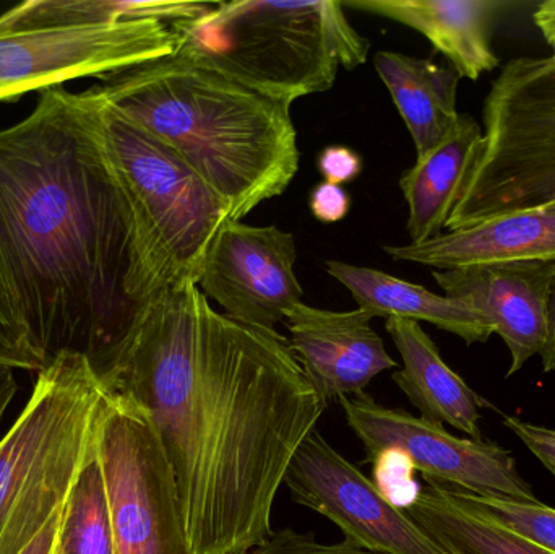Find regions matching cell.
<instances>
[{
  "mask_svg": "<svg viewBox=\"0 0 555 554\" xmlns=\"http://www.w3.org/2000/svg\"><path fill=\"white\" fill-rule=\"evenodd\" d=\"M149 416L192 554H249L326 403L276 331L215 311L194 282L156 293L101 376Z\"/></svg>",
  "mask_w": 555,
  "mask_h": 554,
  "instance_id": "1",
  "label": "cell"
},
{
  "mask_svg": "<svg viewBox=\"0 0 555 554\" xmlns=\"http://www.w3.org/2000/svg\"><path fill=\"white\" fill-rule=\"evenodd\" d=\"M0 285L46 363L83 355L100 377L145 309L90 90L41 91L28 117L0 130Z\"/></svg>",
  "mask_w": 555,
  "mask_h": 554,
  "instance_id": "2",
  "label": "cell"
},
{
  "mask_svg": "<svg viewBox=\"0 0 555 554\" xmlns=\"http://www.w3.org/2000/svg\"><path fill=\"white\" fill-rule=\"evenodd\" d=\"M107 107L175 150L241 221L283 194L299 149L289 104L175 52L90 88Z\"/></svg>",
  "mask_w": 555,
  "mask_h": 554,
  "instance_id": "3",
  "label": "cell"
},
{
  "mask_svg": "<svg viewBox=\"0 0 555 554\" xmlns=\"http://www.w3.org/2000/svg\"><path fill=\"white\" fill-rule=\"evenodd\" d=\"M169 26L176 52L289 106L332 90L338 68L354 70L371 49L336 0L214 2Z\"/></svg>",
  "mask_w": 555,
  "mask_h": 554,
  "instance_id": "4",
  "label": "cell"
},
{
  "mask_svg": "<svg viewBox=\"0 0 555 554\" xmlns=\"http://www.w3.org/2000/svg\"><path fill=\"white\" fill-rule=\"evenodd\" d=\"M106 386L87 357L62 353L0 439V554H22L64 511L96 455Z\"/></svg>",
  "mask_w": 555,
  "mask_h": 554,
  "instance_id": "5",
  "label": "cell"
},
{
  "mask_svg": "<svg viewBox=\"0 0 555 554\" xmlns=\"http://www.w3.org/2000/svg\"><path fill=\"white\" fill-rule=\"evenodd\" d=\"M98 101L101 145L132 220L135 296L145 308L162 289L197 285L230 207L175 150Z\"/></svg>",
  "mask_w": 555,
  "mask_h": 554,
  "instance_id": "6",
  "label": "cell"
},
{
  "mask_svg": "<svg viewBox=\"0 0 555 554\" xmlns=\"http://www.w3.org/2000/svg\"><path fill=\"white\" fill-rule=\"evenodd\" d=\"M554 202L555 54L512 59L486 96L482 139L446 228Z\"/></svg>",
  "mask_w": 555,
  "mask_h": 554,
  "instance_id": "7",
  "label": "cell"
},
{
  "mask_svg": "<svg viewBox=\"0 0 555 554\" xmlns=\"http://www.w3.org/2000/svg\"><path fill=\"white\" fill-rule=\"evenodd\" d=\"M159 20L94 23L70 0H29L0 15V101L83 77H109L178 51Z\"/></svg>",
  "mask_w": 555,
  "mask_h": 554,
  "instance_id": "8",
  "label": "cell"
},
{
  "mask_svg": "<svg viewBox=\"0 0 555 554\" xmlns=\"http://www.w3.org/2000/svg\"><path fill=\"white\" fill-rule=\"evenodd\" d=\"M96 454L114 554H192L178 484L152 422L137 403L107 387Z\"/></svg>",
  "mask_w": 555,
  "mask_h": 554,
  "instance_id": "9",
  "label": "cell"
},
{
  "mask_svg": "<svg viewBox=\"0 0 555 554\" xmlns=\"http://www.w3.org/2000/svg\"><path fill=\"white\" fill-rule=\"evenodd\" d=\"M338 402L372 461L397 452L426 481L476 497L538 501L514 455L495 442L453 436L442 425L380 405L365 392Z\"/></svg>",
  "mask_w": 555,
  "mask_h": 554,
  "instance_id": "10",
  "label": "cell"
},
{
  "mask_svg": "<svg viewBox=\"0 0 555 554\" xmlns=\"http://www.w3.org/2000/svg\"><path fill=\"white\" fill-rule=\"evenodd\" d=\"M284 487L297 503L335 524L346 540L369 552L449 554L317 428L294 454Z\"/></svg>",
  "mask_w": 555,
  "mask_h": 554,
  "instance_id": "11",
  "label": "cell"
},
{
  "mask_svg": "<svg viewBox=\"0 0 555 554\" xmlns=\"http://www.w3.org/2000/svg\"><path fill=\"white\" fill-rule=\"evenodd\" d=\"M296 259V241L287 231L228 220L205 256L197 286L228 318L273 332L302 302Z\"/></svg>",
  "mask_w": 555,
  "mask_h": 554,
  "instance_id": "12",
  "label": "cell"
},
{
  "mask_svg": "<svg viewBox=\"0 0 555 554\" xmlns=\"http://www.w3.org/2000/svg\"><path fill=\"white\" fill-rule=\"evenodd\" d=\"M371 321L361 309L325 311L304 301L287 311V344L326 405L364 392L378 374L397 370Z\"/></svg>",
  "mask_w": 555,
  "mask_h": 554,
  "instance_id": "13",
  "label": "cell"
},
{
  "mask_svg": "<svg viewBox=\"0 0 555 554\" xmlns=\"http://www.w3.org/2000/svg\"><path fill=\"white\" fill-rule=\"evenodd\" d=\"M434 280L449 298L459 299L489 319L511 351L505 377L524 370L543 350L547 302L555 262L502 263L434 270Z\"/></svg>",
  "mask_w": 555,
  "mask_h": 554,
  "instance_id": "14",
  "label": "cell"
},
{
  "mask_svg": "<svg viewBox=\"0 0 555 554\" xmlns=\"http://www.w3.org/2000/svg\"><path fill=\"white\" fill-rule=\"evenodd\" d=\"M384 250L398 262L434 270L555 262V202L501 215L424 243L385 246Z\"/></svg>",
  "mask_w": 555,
  "mask_h": 554,
  "instance_id": "15",
  "label": "cell"
},
{
  "mask_svg": "<svg viewBox=\"0 0 555 554\" xmlns=\"http://www.w3.org/2000/svg\"><path fill=\"white\" fill-rule=\"evenodd\" d=\"M346 9L361 10L410 26L437 52L449 59L460 77L476 81L494 70L499 57L492 48L495 20L511 3L504 0H343Z\"/></svg>",
  "mask_w": 555,
  "mask_h": 554,
  "instance_id": "16",
  "label": "cell"
},
{
  "mask_svg": "<svg viewBox=\"0 0 555 554\" xmlns=\"http://www.w3.org/2000/svg\"><path fill=\"white\" fill-rule=\"evenodd\" d=\"M403 366L393 383L421 412V418L449 425L472 439H482V410L488 402L440 357L439 348L420 322L390 318L385 322Z\"/></svg>",
  "mask_w": 555,
  "mask_h": 554,
  "instance_id": "17",
  "label": "cell"
},
{
  "mask_svg": "<svg viewBox=\"0 0 555 554\" xmlns=\"http://www.w3.org/2000/svg\"><path fill=\"white\" fill-rule=\"evenodd\" d=\"M325 267L333 279L351 292L358 309L371 319L429 322L468 345L485 344L494 334L486 315L459 299L436 295L416 283L341 260H328Z\"/></svg>",
  "mask_w": 555,
  "mask_h": 554,
  "instance_id": "18",
  "label": "cell"
},
{
  "mask_svg": "<svg viewBox=\"0 0 555 554\" xmlns=\"http://www.w3.org/2000/svg\"><path fill=\"white\" fill-rule=\"evenodd\" d=\"M374 67L413 137L417 159L424 158L459 124L456 93L462 77L453 67L401 52H377Z\"/></svg>",
  "mask_w": 555,
  "mask_h": 554,
  "instance_id": "19",
  "label": "cell"
},
{
  "mask_svg": "<svg viewBox=\"0 0 555 554\" xmlns=\"http://www.w3.org/2000/svg\"><path fill=\"white\" fill-rule=\"evenodd\" d=\"M481 139L478 120L460 114L455 130L404 172L400 188L410 208L411 243H424L442 234Z\"/></svg>",
  "mask_w": 555,
  "mask_h": 554,
  "instance_id": "20",
  "label": "cell"
},
{
  "mask_svg": "<svg viewBox=\"0 0 555 554\" xmlns=\"http://www.w3.org/2000/svg\"><path fill=\"white\" fill-rule=\"evenodd\" d=\"M404 513L449 554H555L486 519L452 488L426 481Z\"/></svg>",
  "mask_w": 555,
  "mask_h": 554,
  "instance_id": "21",
  "label": "cell"
},
{
  "mask_svg": "<svg viewBox=\"0 0 555 554\" xmlns=\"http://www.w3.org/2000/svg\"><path fill=\"white\" fill-rule=\"evenodd\" d=\"M54 554H114L106 485L98 454L72 488L62 511Z\"/></svg>",
  "mask_w": 555,
  "mask_h": 554,
  "instance_id": "22",
  "label": "cell"
},
{
  "mask_svg": "<svg viewBox=\"0 0 555 554\" xmlns=\"http://www.w3.org/2000/svg\"><path fill=\"white\" fill-rule=\"evenodd\" d=\"M466 506L486 519L530 540L534 545L555 553V510L538 501H517L508 498L476 497L455 490Z\"/></svg>",
  "mask_w": 555,
  "mask_h": 554,
  "instance_id": "23",
  "label": "cell"
},
{
  "mask_svg": "<svg viewBox=\"0 0 555 554\" xmlns=\"http://www.w3.org/2000/svg\"><path fill=\"white\" fill-rule=\"evenodd\" d=\"M46 364L44 357L33 347L16 321L12 305L0 285V366L39 373Z\"/></svg>",
  "mask_w": 555,
  "mask_h": 554,
  "instance_id": "24",
  "label": "cell"
},
{
  "mask_svg": "<svg viewBox=\"0 0 555 554\" xmlns=\"http://www.w3.org/2000/svg\"><path fill=\"white\" fill-rule=\"evenodd\" d=\"M249 554H377L343 540L339 543L317 542L312 533H300L293 529H283L273 532L272 537L262 545L254 549Z\"/></svg>",
  "mask_w": 555,
  "mask_h": 554,
  "instance_id": "25",
  "label": "cell"
},
{
  "mask_svg": "<svg viewBox=\"0 0 555 554\" xmlns=\"http://www.w3.org/2000/svg\"><path fill=\"white\" fill-rule=\"evenodd\" d=\"M504 426L514 433L528 451L550 471L555 478V429L533 425L518 416H504Z\"/></svg>",
  "mask_w": 555,
  "mask_h": 554,
  "instance_id": "26",
  "label": "cell"
},
{
  "mask_svg": "<svg viewBox=\"0 0 555 554\" xmlns=\"http://www.w3.org/2000/svg\"><path fill=\"white\" fill-rule=\"evenodd\" d=\"M317 166L325 182L345 185L362 172V159L354 150L343 145H330L320 152Z\"/></svg>",
  "mask_w": 555,
  "mask_h": 554,
  "instance_id": "27",
  "label": "cell"
},
{
  "mask_svg": "<svg viewBox=\"0 0 555 554\" xmlns=\"http://www.w3.org/2000/svg\"><path fill=\"white\" fill-rule=\"evenodd\" d=\"M309 207L320 223H338L348 217L351 197L343 185L320 182L310 192Z\"/></svg>",
  "mask_w": 555,
  "mask_h": 554,
  "instance_id": "28",
  "label": "cell"
},
{
  "mask_svg": "<svg viewBox=\"0 0 555 554\" xmlns=\"http://www.w3.org/2000/svg\"><path fill=\"white\" fill-rule=\"evenodd\" d=\"M544 373L555 371V279L551 288L550 302H547L546 340L540 353Z\"/></svg>",
  "mask_w": 555,
  "mask_h": 554,
  "instance_id": "29",
  "label": "cell"
},
{
  "mask_svg": "<svg viewBox=\"0 0 555 554\" xmlns=\"http://www.w3.org/2000/svg\"><path fill=\"white\" fill-rule=\"evenodd\" d=\"M62 513L39 533L38 539L28 546L22 554H54L57 543L59 529H61Z\"/></svg>",
  "mask_w": 555,
  "mask_h": 554,
  "instance_id": "30",
  "label": "cell"
},
{
  "mask_svg": "<svg viewBox=\"0 0 555 554\" xmlns=\"http://www.w3.org/2000/svg\"><path fill=\"white\" fill-rule=\"evenodd\" d=\"M534 25L543 33L547 44L554 49L555 54V0L541 3L533 13Z\"/></svg>",
  "mask_w": 555,
  "mask_h": 554,
  "instance_id": "31",
  "label": "cell"
},
{
  "mask_svg": "<svg viewBox=\"0 0 555 554\" xmlns=\"http://www.w3.org/2000/svg\"><path fill=\"white\" fill-rule=\"evenodd\" d=\"M16 379L15 373L10 368L0 366V422L9 410L10 403L15 399Z\"/></svg>",
  "mask_w": 555,
  "mask_h": 554,
  "instance_id": "32",
  "label": "cell"
}]
</instances>
